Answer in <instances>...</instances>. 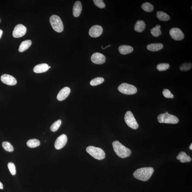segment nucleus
I'll list each match as a JSON object with an SVG mask.
<instances>
[{"mask_svg": "<svg viewBox=\"0 0 192 192\" xmlns=\"http://www.w3.org/2000/svg\"><path fill=\"white\" fill-rule=\"evenodd\" d=\"M2 82L9 85H14L17 84V81L14 76L8 74L2 75L1 76Z\"/></svg>", "mask_w": 192, "mask_h": 192, "instance_id": "obj_13", "label": "nucleus"}, {"mask_svg": "<svg viewBox=\"0 0 192 192\" xmlns=\"http://www.w3.org/2000/svg\"><path fill=\"white\" fill-rule=\"evenodd\" d=\"M71 92L70 88L68 87H65L60 90L57 96V99L60 101H62L65 100L68 97Z\"/></svg>", "mask_w": 192, "mask_h": 192, "instance_id": "obj_14", "label": "nucleus"}, {"mask_svg": "<svg viewBox=\"0 0 192 192\" xmlns=\"http://www.w3.org/2000/svg\"><path fill=\"white\" fill-rule=\"evenodd\" d=\"M169 34L171 37L176 41H180L184 38V33L179 28H172L170 30Z\"/></svg>", "mask_w": 192, "mask_h": 192, "instance_id": "obj_9", "label": "nucleus"}, {"mask_svg": "<svg viewBox=\"0 0 192 192\" xmlns=\"http://www.w3.org/2000/svg\"><path fill=\"white\" fill-rule=\"evenodd\" d=\"M190 149H191V150H192V143L191 144V145H190Z\"/></svg>", "mask_w": 192, "mask_h": 192, "instance_id": "obj_37", "label": "nucleus"}, {"mask_svg": "<svg viewBox=\"0 0 192 192\" xmlns=\"http://www.w3.org/2000/svg\"><path fill=\"white\" fill-rule=\"evenodd\" d=\"M49 68V66L47 64L42 63L36 65L34 68L33 72L37 73L45 72Z\"/></svg>", "mask_w": 192, "mask_h": 192, "instance_id": "obj_16", "label": "nucleus"}, {"mask_svg": "<svg viewBox=\"0 0 192 192\" xmlns=\"http://www.w3.org/2000/svg\"><path fill=\"white\" fill-rule=\"evenodd\" d=\"M62 121L60 120H58L53 123L50 127V129L52 131L56 132L59 128L61 125Z\"/></svg>", "mask_w": 192, "mask_h": 192, "instance_id": "obj_29", "label": "nucleus"}, {"mask_svg": "<svg viewBox=\"0 0 192 192\" xmlns=\"http://www.w3.org/2000/svg\"><path fill=\"white\" fill-rule=\"evenodd\" d=\"M163 47V44L161 43L151 44L147 46V48L148 50L156 52L160 50Z\"/></svg>", "mask_w": 192, "mask_h": 192, "instance_id": "obj_20", "label": "nucleus"}, {"mask_svg": "<svg viewBox=\"0 0 192 192\" xmlns=\"http://www.w3.org/2000/svg\"><path fill=\"white\" fill-rule=\"evenodd\" d=\"M87 152L91 156L97 160H102L105 157V153L102 149L93 146H89L86 148Z\"/></svg>", "mask_w": 192, "mask_h": 192, "instance_id": "obj_3", "label": "nucleus"}, {"mask_svg": "<svg viewBox=\"0 0 192 192\" xmlns=\"http://www.w3.org/2000/svg\"><path fill=\"white\" fill-rule=\"evenodd\" d=\"M141 8L143 10L147 12H151L154 10V7L153 5L149 2H145L142 4Z\"/></svg>", "mask_w": 192, "mask_h": 192, "instance_id": "obj_25", "label": "nucleus"}, {"mask_svg": "<svg viewBox=\"0 0 192 192\" xmlns=\"http://www.w3.org/2000/svg\"><path fill=\"white\" fill-rule=\"evenodd\" d=\"M145 26L146 24L144 21L141 20H138L135 25V31L138 33H141L145 30Z\"/></svg>", "mask_w": 192, "mask_h": 192, "instance_id": "obj_19", "label": "nucleus"}, {"mask_svg": "<svg viewBox=\"0 0 192 192\" xmlns=\"http://www.w3.org/2000/svg\"><path fill=\"white\" fill-rule=\"evenodd\" d=\"M118 89L122 93L127 95H132L136 94L137 92V89L134 85L126 83L121 84L119 86Z\"/></svg>", "mask_w": 192, "mask_h": 192, "instance_id": "obj_6", "label": "nucleus"}, {"mask_svg": "<svg viewBox=\"0 0 192 192\" xmlns=\"http://www.w3.org/2000/svg\"><path fill=\"white\" fill-rule=\"evenodd\" d=\"M27 28L24 25L18 24L14 28L12 32V36L14 38H20L24 36L25 34Z\"/></svg>", "mask_w": 192, "mask_h": 192, "instance_id": "obj_8", "label": "nucleus"}, {"mask_svg": "<svg viewBox=\"0 0 192 192\" xmlns=\"http://www.w3.org/2000/svg\"><path fill=\"white\" fill-rule=\"evenodd\" d=\"M103 31L102 27L99 25H95L92 27L89 30V35L91 37L96 38L98 37L101 35Z\"/></svg>", "mask_w": 192, "mask_h": 192, "instance_id": "obj_11", "label": "nucleus"}, {"mask_svg": "<svg viewBox=\"0 0 192 192\" xmlns=\"http://www.w3.org/2000/svg\"><path fill=\"white\" fill-rule=\"evenodd\" d=\"M104 79L103 78L97 77L92 79L90 81V84L92 86H96V85L101 84L104 82Z\"/></svg>", "mask_w": 192, "mask_h": 192, "instance_id": "obj_27", "label": "nucleus"}, {"mask_svg": "<svg viewBox=\"0 0 192 192\" xmlns=\"http://www.w3.org/2000/svg\"><path fill=\"white\" fill-rule=\"evenodd\" d=\"M8 166L10 173H11L12 175H15L16 174V170L14 164L10 162L8 163Z\"/></svg>", "mask_w": 192, "mask_h": 192, "instance_id": "obj_31", "label": "nucleus"}, {"mask_svg": "<svg viewBox=\"0 0 192 192\" xmlns=\"http://www.w3.org/2000/svg\"><path fill=\"white\" fill-rule=\"evenodd\" d=\"M114 151L119 157L124 158L130 156L132 152L130 149L124 146L120 142L115 140L113 142Z\"/></svg>", "mask_w": 192, "mask_h": 192, "instance_id": "obj_2", "label": "nucleus"}, {"mask_svg": "<svg viewBox=\"0 0 192 192\" xmlns=\"http://www.w3.org/2000/svg\"><path fill=\"white\" fill-rule=\"evenodd\" d=\"M154 172L152 167H144L137 169L134 172L133 175L139 180L147 181L150 179Z\"/></svg>", "mask_w": 192, "mask_h": 192, "instance_id": "obj_1", "label": "nucleus"}, {"mask_svg": "<svg viewBox=\"0 0 192 192\" xmlns=\"http://www.w3.org/2000/svg\"><path fill=\"white\" fill-rule=\"evenodd\" d=\"M40 144L39 140L36 139H30L27 142V145L28 146L31 148L36 147L40 145Z\"/></svg>", "mask_w": 192, "mask_h": 192, "instance_id": "obj_23", "label": "nucleus"}, {"mask_svg": "<svg viewBox=\"0 0 192 192\" xmlns=\"http://www.w3.org/2000/svg\"><path fill=\"white\" fill-rule=\"evenodd\" d=\"M82 9V6L81 1H76L73 7V15L75 17H79L81 13Z\"/></svg>", "mask_w": 192, "mask_h": 192, "instance_id": "obj_15", "label": "nucleus"}, {"mask_svg": "<svg viewBox=\"0 0 192 192\" xmlns=\"http://www.w3.org/2000/svg\"><path fill=\"white\" fill-rule=\"evenodd\" d=\"M93 2L96 6L100 8H104L105 7V4L103 0H94Z\"/></svg>", "mask_w": 192, "mask_h": 192, "instance_id": "obj_33", "label": "nucleus"}, {"mask_svg": "<svg viewBox=\"0 0 192 192\" xmlns=\"http://www.w3.org/2000/svg\"><path fill=\"white\" fill-rule=\"evenodd\" d=\"M1 19H0V23H1Z\"/></svg>", "mask_w": 192, "mask_h": 192, "instance_id": "obj_38", "label": "nucleus"}, {"mask_svg": "<svg viewBox=\"0 0 192 192\" xmlns=\"http://www.w3.org/2000/svg\"><path fill=\"white\" fill-rule=\"evenodd\" d=\"M157 118L160 123L176 124L179 121L177 116L168 113L161 114L158 116Z\"/></svg>", "mask_w": 192, "mask_h": 192, "instance_id": "obj_5", "label": "nucleus"}, {"mask_svg": "<svg viewBox=\"0 0 192 192\" xmlns=\"http://www.w3.org/2000/svg\"><path fill=\"white\" fill-rule=\"evenodd\" d=\"M177 160H180V161L181 163L188 162L191 161V158L184 152L180 153L177 156Z\"/></svg>", "mask_w": 192, "mask_h": 192, "instance_id": "obj_18", "label": "nucleus"}, {"mask_svg": "<svg viewBox=\"0 0 192 192\" xmlns=\"http://www.w3.org/2000/svg\"><path fill=\"white\" fill-rule=\"evenodd\" d=\"M91 60L93 63L97 65L104 64L106 61L105 57L101 53L96 52L92 55Z\"/></svg>", "mask_w": 192, "mask_h": 192, "instance_id": "obj_10", "label": "nucleus"}, {"mask_svg": "<svg viewBox=\"0 0 192 192\" xmlns=\"http://www.w3.org/2000/svg\"><path fill=\"white\" fill-rule=\"evenodd\" d=\"M163 95L167 98H173L174 96L172 94L170 91L168 89H165L163 90L162 92Z\"/></svg>", "mask_w": 192, "mask_h": 192, "instance_id": "obj_32", "label": "nucleus"}, {"mask_svg": "<svg viewBox=\"0 0 192 192\" xmlns=\"http://www.w3.org/2000/svg\"><path fill=\"white\" fill-rule=\"evenodd\" d=\"M32 41L30 40H26L23 41L20 45L19 51V52H22L25 51L31 46Z\"/></svg>", "mask_w": 192, "mask_h": 192, "instance_id": "obj_21", "label": "nucleus"}, {"mask_svg": "<svg viewBox=\"0 0 192 192\" xmlns=\"http://www.w3.org/2000/svg\"><path fill=\"white\" fill-rule=\"evenodd\" d=\"M119 51L121 54L125 55L132 52L133 49L130 46L122 45L119 46Z\"/></svg>", "mask_w": 192, "mask_h": 192, "instance_id": "obj_17", "label": "nucleus"}, {"mask_svg": "<svg viewBox=\"0 0 192 192\" xmlns=\"http://www.w3.org/2000/svg\"><path fill=\"white\" fill-rule=\"evenodd\" d=\"M156 17L160 20L162 21H168L170 19L169 16L162 11H158L156 12Z\"/></svg>", "mask_w": 192, "mask_h": 192, "instance_id": "obj_22", "label": "nucleus"}, {"mask_svg": "<svg viewBox=\"0 0 192 192\" xmlns=\"http://www.w3.org/2000/svg\"><path fill=\"white\" fill-rule=\"evenodd\" d=\"M170 65L168 63H162L158 64L156 68L158 71H163L168 70L169 68Z\"/></svg>", "mask_w": 192, "mask_h": 192, "instance_id": "obj_30", "label": "nucleus"}, {"mask_svg": "<svg viewBox=\"0 0 192 192\" xmlns=\"http://www.w3.org/2000/svg\"><path fill=\"white\" fill-rule=\"evenodd\" d=\"M3 148L9 152H12L14 150V147L9 142H4L2 144Z\"/></svg>", "mask_w": 192, "mask_h": 192, "instance_id": "obj_28", "label": "nucleus"}, {"mask_svg": "<svg viewBox=\"0 0 192 192\" xmlns=\"http://www.w3.org/2000/svg\"><path fill=\"white\" fill-rule=\"evenodd\" d=\"M192 64L191 62L184 63L181 65L179 67V69L181 71H187L190 70L192 68Z\"/></svg>", "mask_w": 192, "mask_h": 192, "instance_id": "obj_26", "label": "nucleus"}, {"mask_svg": "<svg viewBox=\"0 0 192 192\" xmlns=\"http://www.w3.org/2000/svg\"><path fill=\"white\" fill-rule=\"evenodd\" d=\"M161 28V25H156V26L153 28L151 30V33L153 36L155 37H158L161 35V30H160Z\"/></svg>", "mask_w": 192, "mask_h": 192, "instance_id": "obj_24", "label": "nucleus"}, {"mask_svg": "<svg viewBox=\"0 0 192 192\" xmlns=\"http://www.w3.org/2000/svg\"><path fill=\"white\" fill-rule=\"evenodd\" d=\"M124 118L126 124L129 127L134 129H138L139 127L138 123L131 111H129L126 112Z\"/></svg>", "mask_w": 192, "mask_h": 192, "instance_id": "obj_7", "label": "nucleus"}, {"mask_svg": "<svg viewBox=\"0 0 192 192\" xmlns=\"http://www.w3.org/2000/svg\"><path fill=\"white\" fill-rule=\"evenodd\" d=\"M110 46V45H108V46H106V47H105V48H102V47H101V48H102V49H106V48H107V47H109Z\"/></svg>", "mask_w": 192, "mask_h": 192, "instance_id": "obj_36", "label": "nucleus"}, {"mask_svg": "<svg viewBox=\"0 0 192 192\" xmlns=\"http://www.w3.org/2000/svg\"><path fill=\"white\" fill-rule=\"evenodd\" d=\"M3 186L2 184L1 181H0V189H3Z\"/></svg>", "mask_w": 192, "mask_h": 192, "instance_id": "obj_34", "label": "nucleus"}, {"mask_svg": "<svg viewBox=\"0 0 192 192\" xmlns=\"http://www.w3.org/2000/svg\"><path fill=\"white\" fill-rule=\"evenodd\" d=\"M67 137L66 135L63 134L57 138L55 143V147L57 149H61L67 143Z\"/></svg>", "mask_w": 192, "mask_h": 192, "instance_id": "obj_12", "label": "nucleus"}, {"mask_svg": "<svg viewBox=\"0 0 192 192\" xmlns=\"http://www.w3.org/2000/svg\"><path fill=\"white\" fill-rule=\"evenodd\" d=\"M3 34V31L1 29H0V39L1 38L2 35Z\"/></svg>", "mask_w": 192, "mask_h": 192, "instance_id": "obj_35", "label": "nucleus"}, {"mask_svg": "<svg viewBox=\"0 0 192 192\" xmlns=\"http://www.w3.org/2000/svg\"><path fill=\"white\" fill-rule=\"evenodd\" d=\"M49 22L53 29L57 33H62L64 29L63 22L61 19L57 15L51 16L49 19Z\"/></svg>", "mask_w": 192, "mask_h": 192, "instance_id": "obj_4", "label": "nucleus"}]
</instances>
